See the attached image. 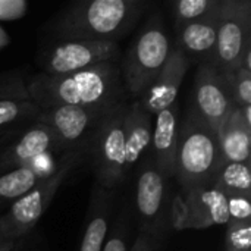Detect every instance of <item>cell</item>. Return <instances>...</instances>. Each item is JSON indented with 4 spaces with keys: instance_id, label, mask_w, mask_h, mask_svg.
<instances>
[{
    "instance_id": "cell-1",
    "label": "cell",
    "mask_w": 251,
    "mask_h": 251,
    "mask_svg": "<svg viewBox=\"0 0 251 251\" xmlns=\"http://www.w3.org/2000/svg\"><path fill=\"white\" fill-rule=\"evenodd\" d=\"M26 87L29 97L41 109L56 104L113 109L129 101L121 66L113 62L65 75L38 72Z\"/></svg>"
},
{
    "instance_id": "cell-2",
    "label": "cell",
    "mask_w": 251,
    "mask_h": 251,
    "mask_svg": "<svg viewBox=\"0 0 251 251\" xmlns=\"http://www.w3.org/2000/svg\"><path fill=\"white\" fill-rule=\"evenodd\" d=\"M147 7L146 0H81L53 19L51 34L57 41L119 43L135 28Z\"/></svg>"
},
{
    "instance_id": "cell-3",
    "label": "cell",
    "mask_w": 251,
    "mask_h": 251,
    "mask_svg": "<svg viewBox=\"0 0 251 251\" xmlns=\"http://www.w3.org/2000/svg\"><path fill=\"white\" fill-rule=\"evenodd\" d=\"M222 165L218 134L193 109H188L179 124L175 159V178L179 191L212 185L213 176Z\"/></svg>"
},
{
    "instance_id": "cell-4",
    "label": "cell",
    "mask_w": 251,
    "mask_h": 251,
    "mask_svg": "<svg viewBox=\"0 0 251 251\" xmlns=\"http://www.w3.org/2000/svg\"><path fill=\"white\" fill-rule=\"evenodd\" d=\"M172 44L163 19L153 13L132 40L119 62L122 79L131 100H137L166 63Z\"/></svg>"
},
{
    "instance_id": "cell-5",
    "label": "cell",
    "mask_w": 251,
    "mask_h": 251,
    "mask_svg": "<svg viewBox=\"0 0 251 251\" xmlns=\"http://www.w3.org/2000/svg\"><path fill=\"white\" fill-rule=\"evenodd\" d=\"M85 159L87 144L69 150L54 174L37 182L26 194L12 203L6 213L0 215V229L3 234L13 240H21L31 234L50 207L59 188Z\"/></svg>"
},
{
    "instance_id": "cell-6",
    "label": "cell",
    "mask_w": 251,
    "mask_h": 251,
    "mask_svg": "<svg viewBox=\"0 0 251 251\" xmlns=\"http://www.w3.org/2000/svg\"><path fill=\"white\" fill-rule=\"evenodd\" d=\"M129 103V101H128ZM128 103L106 115L87 141V159L96 184L118 191L125 179V113Z\"/></svg>"
},
{
    "instance_id": "cell-7",
    "label": "cell",
    "mask_w": 251,
    "mask_h": 251,
    "mask_svg": "<svg viewBox=\"0 0 251 251\" xmlns=\"http://www.w3.org/2000/svg\"><path fill=\"white\" fill-rule=\"evenodd\" d=\"M135 172V191L131 201L137 229L146 231L165 243L172 229L169 179L154 166L150 154L138 165Z\"/></svg>"
},
{
    "instance_id": "cell-8",
    "label": "cell",
    "mask_w": 251,
    "mask_h": 251,
    "mask_svg": "<svg viewBox=\"0 0 251 251\" xmlns=\"http://www.w3.org/2000/svg\"><path fill=\"white\" fill-rule=\"evenodd\" d=\"M251 49V1L219 0L218 40L210 63L219 72H234L243 66V57Z\"/></svg>"
},
{
    "instance_id": "cell-9",
    "label": "cell",
    "mask_w": 251,
    "mask_h": 251,
    "mask_svg": "<svg viewBox=\"0 0 251 251\" xmlns=\"http://www.w3.org/2000/svg\"><path fill=\"white\" fill-rule=\"evenodd\" d=\"M226 196L213 185L178 191L171 203V228L175 231L206 229L228 225Z\"/></svg>"
},
{
    "instance_id": "cell-10",
    "label": "cell",
    "mask_w": 251,
    "mask_h": 251,
    "mask_svg": "<svg viewBox=\"0 0 251 251\" xmlns=\"http://www.w3.org/2000/svg\"><path fill=\"white\" fill-rule=\"evenodd\" d=\"M122 50L119 43L62 40L49 46L41 54L43 74L65 75L78 72L100 63H119Z\"/></svg>"
},
{
    "instance_id": "cell-11",
    "label": "cell",
    "mask_w": 251,
    "mask_h": 251,
    "mask_svg": "<svg viewBox=\"0 0 251 251\" xmlns=\"http://www.w3.org/2000/svg\"><path fill=\"white\" fill-rule=\"evenodd\" d=\"M115 109L116 107L97 109L56 104L43 107L34 122L43 124L50 128L65 146V149L71 150L85 146L100 121Z\"/></svg>"
},
{
    "instance_id": "cell-12",
    "label": "cell",
    "mask_w": 251,
    "mask_h": 251,
    "mask_svg": "<svg viewBox=\"0 0 251 251\" xmlns=\"http://www.w3.org/2000/svg\"><path fill=\"white\" fill-rule=\"evenodd\" d=\"M234 107L228 75L209 63L200 65L194 79L193 109L218 134Z\"/></svg>"
},
{
    "instance_id": "cell-13",
    "label": "cell",
    "mask_w": 251,
    "mask_h": 251,
    "mask_svg": "<svg viewBox=\"0 0 251 251\" xmlns=\"http://www.w3.org/2000/svg\"><path fill=\"white\" fill-rule=\"evenodd\" d=\"M190 66L191 60L174 44L162 71L146 88L141 97L137 99L141 107L154 116L160 110L176 103V96Z\"/></svg>"
},
{
    "instance_id": "cell-14",
    "label": "cell",
    "mask_w": 251,
    "mask_h": 251,
    "mask_svg": "<svg viewBox=\"0 0 251 251\" xmlns=\"http://www.w3.org/2000/svg\"><path fill=\"white\" fill-rule=\"evenodd\" d=\"M65 151L68 149H65L50 128L34 122L12 144L0 151V172L26 166L32 159L43 154H62Z\"/></svg>"
},
{
    "instance_id": "cell-15",
    "label": "cell",
    "mask_w": 251,
    "mask_h": 251,
    "mask_svg": "<svg viewBox=\"0 0 251 251\" xmlns=\"http://www.w3.org/2000/svg\"><path fill=\"white\" fill-rule=\"evenodd\" d=\"M118 191L106 190L94 182L88 200L82 238L76 251H101L118 206Z\"/></svg>"
},
{
    "instance_id": "cell-16",
    "label": "cell",
    "mask_w": 251,
    "mask_h": 251,
    "mask_svg": "<svg viewBox=\"0 0 251 251\" xmlns=\"http://www.w3.org/2000/svg\"><path fill=\"white\" fill-rule=\"evenodd\" d=\"M179 134V106H172L154 115L150 157L154 166L168 179L175 178V159Z\"/></svg>"
},
{
    "instance_id": "cell-17",
    "label": "cell",
    "mask_w": 251,
    "mask_h": 251,
    "mask_svg": "<svg viewBox=\"0 0 251 251\" xmlns=\"http://www.w3.org/2000/svg\"><path fill=\"white\" fill-rule=\"evenodd\" d=\"M125 179L150 153L153 135V115L146 112L137 100H131L125 113Z\"/></svg>"
},
{
    "instance_id": "cell-18",
    "label": "cell",
    "mask_w": 251,
    "mask_h": 251,
    "mask_svg": "<svg viewBox=\"0 0 251 251\" xmlns=\"http://www.w3.org/2000/svg\"><path fill=\"white\" fill-rule=\"evenodd\" d=\"M219 6V4H218ZM176 28V47L193 62L199 60L200 65L212 63L216 51L218 40V7L215 12L188 24L175 25Z\"/></svg>"
},
{
    "instance_id": "cell-19",
    "label": "cell",
    "mask_w": 251,
    "mask_h": 251,
    "mask_svg": "<svg viewBox=\"0 0 251 251\" xmlns=\"http://www.w3.org/2000/svg\"><path fill=\"white\" fill-rule=\"evenodd\" d=\"M221 159L225 162L250 163L251 128L243 118L241 107H234L218 132Z\"/></svg>"
},
{
    "instance_id": "cell-20",
    "label": "cell",
    "mask_w": 251,
    "mask_h": 251,
    "mask_svg": "<svg viewBox=\"0 0 251 251\" xmlns=\"http://www.w3.org/2000/svg\"><path fill=\"white\" fill-rule=\"evenodd\" d=\"M137 234V224L132 201L128 197L119 199L112 226L101 251H129Z\"/></svg>"
},
{
    "instance_id": "cell-21",
    "label": "cell",
    "mask_w": 251,
    "mask_h": 251,
    "mask_svg": "<svg viewBox=\"0 0 251 251\" xmlns=\"http://www.w3.org/2000/svg\"><path fill=\"white\" fill-rule=\"evenodd\" d=\"M212 185L221 190L225 196L251 197L250 163H222L213 176Z\"/></svg>"
},
{
    "instance_id": "cell-22",
    "label": "cell",
    "mask_w": 251,
    "mask_h": 251,
    "mask_svg": "<svg viewBox=\"0 0 251 251\" xmlns=\"http://www.w3.org/2000/svg\"><path fill=\"white\" fill-rule=\"evenodd\" d=\"M43 178L28 166L0 172V207L12 204Z\"/></svg>"
},
{
    "instance_id": "cell-23",
    "label": "cell",
    "mask_w": 251,
    "mask_h": 251,
    "mask_svg": "<svg viewBox=\"0 0 251 251\" xmlns=\"http://www.w3.org/2000/svg\"><path fill=\"white\" fill-rule=\"evenodd\" d=\"M41 107L32 100L3 99L0 100V129L21 121H35Z\"/></svg>"
},
{
    "instance_id": "cell-24",
    "label": "cell",
    "mask_w": 251,
    "mask_h": 251,
    "mask_svg": "<svg viewBox=\"0 0 251 251\" xmlns=\"http://www.w3.org/2000/svg\"><path fill=\"white\" fill-rule=\"evenodd\" d=\"M219 0H176L172 3L175 25L188 24L206 18L216 10Z\"/></svg>"
},
{
    "instance_id": "cell-25",
    "label": "cell",
    "mask_w": 251,
    "mask_h": 251,
    "mask_svg": "<svg viewBox=\"0 0 251 251\" xmlns=\"http://www.w3.org/2000/svg\"><path fill=\"white\" fill-rule=\"evenodd\" d=\"M228 75L229 91L235 107L251 106V72L246 68H238L234 72H225Z\"/></svg>"
},
{
    "instance_id": "cell-26",
    "label": "cell",
    "mask_w": 251,
    "mask_h": 251,
    "mask_svg": "<svg viewBox=\"0 0 251 251\" xmlns=\"http://www.w3.org/2000/svg\"><path fill=\"white\" fill-rule=\"evenodd\" d=\"M225 251H251V222L226 225Z\"/></svg>"
},
{
    "instance_id": "cell-27",
    "label": "cell",
    "mask_w": 251,
    "mask_h": 251,
    "mask_svg": "<svg viewBox=\"0 0 251 251\" xmlns=\"http://www.w3.org/2000/svg\"><path fill=\"white\" fill-rule=\"evenodd\" d=\"M3 99H31L26 81L18 72H0V100Z\"/></svg>"
},
{
    "instance_id": "cell-28",
    "label": "cell",
    "mask_w": 251,
    "mask_h": 251,
    "mask_svg": "<svg viewBox=\"0 0 251 251\" xmlns=\"http://www.w3.org/2000/svg\"><path fill=\"white\" fill-rule=\"evenodd\" d=\"M226 206H228L229 224L251 222V197L226 196Z\"/></svg>"
},
{
    "instance_id": "cell-29",
    "label": "cell",
    "mask_w": 251,
    "mask_h": 251,
    "mask_svg": "<svg viewBox=\"0 0 251 251\" xmlns=\"http://www.w3.org/2000/svg\"><path fill=\"white\" fill-rule=\"evenodd\" d=\"M25 0H0V21H16L28 13Z\"/></svg>"
},
{
    "instance_id": "cell-30",
    "label": "cell",
    "mask_w": 251,
    "mask_h": 251,
    "mask_svg": "<svg viewBox=\"0 0 251 251\" xmlns=\"http://www.w3.org/2000/svg\"><path fill=\"white\" fill-rule=\"evenodd\" d=\"M162 246H163V241H160L154 235H151L146 231L137 229L135 238L129 247V251H157Z\"/></svg>"
},
{
    "instance_id": "cell-31",
    "label": "cell",
    "mask_w": 251,
    "mask_h": 251,
    "mask_svg": "<svg viewBox=\"0 0 251 251\" xmlns=\"http://www.w3.org/2000/svg\"><path fill=\"white\" fill-rule=\"evenodd\" d=\"M10 251H40V246L32 240V232L21 238L19 243Z\"/></svg>"
},
{
    "instance_id": "cell-32",
    "label": "cell",
    "mask_w": 251,
    "mask_h": 251,
    "mask_svg": "<svg viewBox=\"0 0 251 251\" xmlns=\"http://www.w3.org/2000/svg\"><path fill=\"white\" fill-rule=\"evenodd\" d=\"M18 243H19V240H13V238L7 237L0 229V251H10Z\"/></svg>"
},
{
    "instance_id": "cell-33",
    "label": "cell",
    "mask_w": 251,
    "mask_h": 251,
    "mask_svg": "<svg viewBox=\"0 0 251 251\" xmlns=\"http://www.w3.org/2000/svg\"><path fill=\"white\" fill-rule=\"evenodd\" d=\"M9 43H10V37H9V34L4 31V28H1V26H0V49L6 47Z\"/></svg>"
}]
</instances>
